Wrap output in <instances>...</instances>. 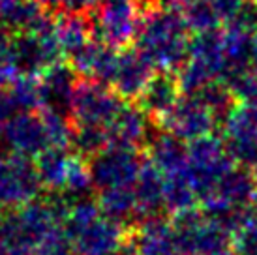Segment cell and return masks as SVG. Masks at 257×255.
I'll list each match as a JSON object with an SVG mask.
<instances>
[{
    "label": "cell",
    "instance_id": "obj_1",
    "mask_svg": "<svg viewBox=\"0 0 257 255\" xmlns=\"http://www.w3.org/2000/svg\"><path fill=\"white\" fill-rule=\"evenodd\" d=\"M188 23L180 14L160 12L141 29V57L156 68L171 70L184 62L190 53Z\"/></svg>",
    "mask_w": 257,
    "mask_h": 255
},
{
    "label": "cell",
    "instance_id": "obj_2",
    "mask_svg": "<svg viewBox=\"0 0 257 255\" xmlns=\"http://www.w3.org/2000/svg\"><path fill=\"white\" fill-rule=\"evenodd\" d=\"M188 92L190 94L186 96H179L165 116L167 126L177 139L192 143L203 137H210L220 103H216L218 90L214 85Z\"/></svg>",
    "mask_w": 257,
    "mask_h": 255
},
{
    "label": "cell",
    "instance_id": "obj_3",
    "mask_svg": "<svg viewBox=\"0 0 257 255\" xmlns=\"http://www.w3.org/2000/svg\"><path fill=\"white\" fill-rule=\"evenodd\" d=\"M225 149L246 169L257 171V103L236 107L225 122Z\"/></svg>",
    "mask_w": 257,
    "mask_h": 255
},
{
    "label": "cell",
    "instance_id": "obj_4",
    "mask_svg": "<svg viewBox=\"0 0 257 255\" xmlns=\"http://www.w3.org/2000/svg\"><path fill=\"white\" fill-rule=\"evenodd\" d=\"M233 248L238 255H257V214L246 212L233 229Z\"/></svg>",
    "mask_w": 257,
    "mask_h": 255
}]
</instances>
